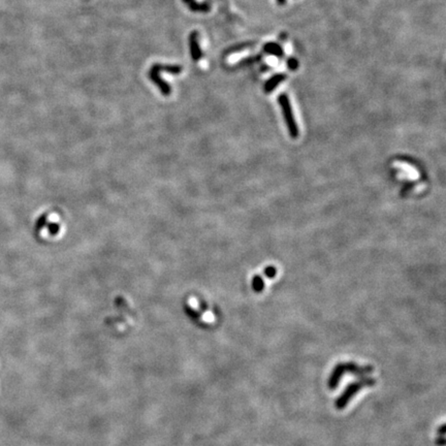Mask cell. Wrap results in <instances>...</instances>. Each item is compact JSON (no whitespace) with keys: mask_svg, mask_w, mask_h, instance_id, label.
Listing matches in <instances>:
<instances>
[{"mask_svg":"<svg viewBox=\"0 0 446 446\" xmlns=\"http://www.w3.org/2000/svg\"><path fill=\"white\" fill-rule=\"evenodd\" d=\"M375 384H376L375 378L367 376L361 377L360 380L354 381L345 387L343 393L337 398L336 402H334V408L337 410H343L344 408H346L350 403V401L358 395L364 387L373 386Z\"/></svg>","mask_w":446,"mask_h":446,"instance_id":"1","label":"cell"},{"mask_svg":"<svg viewBox=\"0 0 446 446\" xmlns=\"http://www.w3.org/2000/svg\"><path fill=\"white\" fill-rule=\"evenodd\" d=\"M278 103L282 109L284 120H285V123L287 126L288 132H289V136H291L293 139L298 138L299 130L297 125V122L295 120L294 112H293L292 105H291V102H289L288 96L286 94H280L278 96Z\"/></svg>","mask_w":446,"mask_h":446,"instance_id":"2","label":"cell"},{"mask_svg":"<svg viewBox=\"0 0 446 446\" xmlns=\"http://www.w3.org/2000/svg\"><path fill=\"white\" fill-rule=\"evenodd\" d=\"M49 217V221L51 224L44 220L42 217L39 218L38 221V232L40 233V236L46 238V237H54L57 236L59 232V228H60V218L57 214H48Z\"/></svg>","mask_w":446,"mask_h":446,"instance_id":"3","label":"cell"},{"mask_svg":"<svg viewBox=\"0 0 446 446\" xmlns=\"http://www.w3.org/2000/svg\"><path fill=\"white\" fill-rule=\"evenodd\" d=\"M164 68H165V65H163V64H159V63L154 64L149 72V77L155 85H157L159 87L161 93L163 95L167 96L171 94L172 89H171L170 85L167 84L165 81H163L159 75V72L163 71Z\"/></svg>","mask_w":446,"mask_h":446,"instance_id":"4","label":"cell"},{"mask_svg":"<svg viewBox=\"0 0 446 446\" xmlns=\"http://www.w3.org/2000/svg\"><path fill=\"white\" fill-rule=\"evenodd\" d=\"M344 375H345V371L343 368V363H338L336 366L334 367V369L329 377V380H328L329 389H331V390L337 389Z\"/></svg>","mask_w":446,"mask_h":446,"instance_id":"5","label":"cell"},{"mask_svg":"<svg viewBox=\"0 0 446 446\" xmlns=\"http://www.w3.org/2000/svg\"><path fill=\"white\" fill-rule=\"evenodd\" d=\"M198 33L196 31H193L190 37H189V44H190V54L191 57L194 61H198L203 56V52L200 50L199 41H198Z\"/></svg>","mask_w":446,"mask_h":446,"instance_id":"6","label":"cell"},{"mask_svg":"<svg viewBox=\"0 0 446 446\" xmlns=\"http://www.w3.org/2000/svg\"><path fill=\"white\" fill-rule=\"evenodd\" d=\"M287 75L285 74H276L272 77L267 80L263 86V90L265 93H271L273 90L277 88L279 84H281L283 81L286 80Z\"/></svg>","mask_w":446,"mask_h":446,"instance_id":"7","label":"cell"},{"mask_svg":"<svg viewBox=\"0 0 446 446\" xmlns=\"http://www.w3.org/2000/svg\"><path fill=\"white\" fill-rule=\"evenodd\" d=\"M184 3L188 6V8L192 10V12H199V13H207L211 10V4L210 3H198L195 0H183Z\"/></svg>","mask_w":446,"mask_h":446,"instance_id":"8","label":"cell"},{"mask_svg":"<svg viewBox=\"0 0 446 446\" xmlns=\"http://www.w3.org/2000/svg\"><path fill=\"white\" fill-rule=\"evenodd\" d=\"M263 51L266 54L276 56V57H278V58H281L284 56V52H283L282 47L279 43H277V42H266V43H264Z\"/></svg>","mask_w":446,"mask_h":446,"instance_id":"9","label":"cell"},{"mask_svg":"<svg viewBox=\"0 0 446 446\" xmlns=\"http://www.w3.org/2000/svg\"><path fill=\"white\" fill-rule=\"evenodd\" d=\"M263 287H264L263 279H262L260 276H259V275L254 276V277H253V281H252V288H253V291H254L255 293H261V292H262V289H263Z\"/></svg>","mask_w":446,"mask_h":446,"instance_id":"10","label":"cell"},{"mask_svg":"<svg viewBox=\"0 0 446 446\" xmlns=\"http://www.w3.org/2000/svg\"><path fill=\"white\" fill-rule=\"evenodd\" d=\"M287 66H288L289 70L296 71L298 68V61L296 58H289L287 60Z\"/></svg>","mask_w":446,"mask_h":446,"instance_id":"11","label":"cell"},{"mask_svg":"<svg viewBox=\"0 0 446 446\" xmlns=\"http://www.w3.org/2000/svg\"><path fill=\"white\" fill-rule=\"evenodd\" d=\"M276 273H277L276 267H274V266H267L264 270V275L267 278H274L276 276Z\"/></svg>","mask_w":446,"mask_h":446,"instance_id":"12","label":"cell"},{"mask_svg":"<svg viewBox=\"0 0 446 446\" xmlns=\"http://www.w3.org/2000/svg\"><path fill=\"white\" fill-rule=\"evenodd\" d=\"M435 443H436V446H444L445 445V436H438L436 441H435Z\"/></svg>","mask_w":446,"mask_h":446,"instance_id":"13","label":"cell"},{"mask_svg":"<svg viewBox=\"0 0 446 446\" xmlns=\"http://www.w3.org/2000/svg\"><path fill=\"white\" fill-rule=\"evenodd\" d=\"M445 433H446L445 423H442V425L440 426V428L438 429V434H439V436H445Z\"/></svg>","mask_w":446,"mask_h":446,"instance_id":"14","label":"cell"},{"mask_svg":"<svg viewBox=\"0 0 446 446\" xmlns=\"http://www.w3.org/2000/svg\"><path fill=\"white\" fill-rule=\"evenodd\" d=\"M277 3L279 5H284L286 3V0H277Z\"/></svg>","mask_w":446,"mask_h":446,"instance_id":"15","label":"cell"}]
</instances>
